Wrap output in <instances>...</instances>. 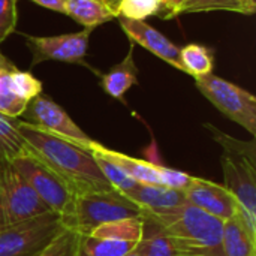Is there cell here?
Instances as JSON below:
<instances>
[{
	"label": "cell",
	"mask_w": 256,
	"mask_h": 256,
	"mask_svg": "<svg viewBox=\"0 0 256 256\" xmlns=\"http://www.w3.org/2000/svg\"><path fill=\"white\" fill-rule=\"evenodd\" d=\"M124 195L135 202L142 213H160L186 202L183 192L159 184L136 183V186Z\"/></svg>",
	"instance_id": "cell-15"
},
{
	"label": "cell",
	"mask_w": 256,
	"mask_h": 256,
	"mask_svg": "<svg viewBox=\"0 0 256 256\" xmlns=\"http://www.w3.org/2000/svg\"><path fill=\"white\" fill-rule=\"evenodd\" d=\"M63 14L78 21L84 28H94L117 18V12L102 0H66Z\"/></svg>",
	"instance_id": "cell-18"
},
{
	"label": "cell",
	"mask_w": 256,
	"mask_h": 256,
	"mask_svg": "<svg viewBox=\"0 0 256 256\" xmlns=\"http://www.w3.org/2000/svg\"><path fill=\"white\" fill-rule=\"evenodd\" d=\"M126 256H140V255H138V252H136V249H135L134 252H130V254H128V255H126Z\"/></svg>",
	"instance_id": "cell-31"
},
{
	"label": "cell",
	"mask_w": 256,
	"mask_h": 256,
	"mask_svg": "<svg viewBox=\"0 0 256 256\" xmlns=\"http://www.w3.org/2000/svg\"><path fill=\"white\" fill-rule=\"evenodd\" d=\"M48 212L14 164L0 158V228Z\"/></svg>",
	"instance_id": "cell-8"
},
{
	"label": "cell",
	"mask_w": 256,
	"mask_h": 256,
	"mask_svg": "<svg viewBox=\"0 0 256 256\" xmlns=\"http://www.w3.org/2000/svg\"><path fill=\"white\" fill-rule=\"evenodd\" d=\"M93 144H92L90 150H92V153H93V156H94V159H96V162H98L102 174L105 176V178L108 180V183L112 186V189H116L117 192H120L123 195L128 194L129 190H132L136 186V182L134 178H130L118 165H116L114 162H111L110 159H106L102 153H99L93 147Z\"/></svg>",
	"instance_id": "cell-24"
},
{
	"label": "cell",
	"mask_w": 256,
	"mask_h": 256,
	"mask_svg": "<svg viewBox=\"0 0 256 256\" xmlns=\"http://www.w3.org/2000/svg\"><path fill=\"white\" fill-rule=\"evenodd\" d=\"M134 45L135 44H130L126 57L120 63L114 64L106 74L100 75V87L104 92L118 100H124V94L129 88L138 84V68L134 60Z\"/></svg>",
	"instance_id": "cell-17"
},
{
	"label": "cell",
	"mask_w": 256,
	"mask_h": 256,
	"mask_svg": "<svg viewBox=\"0 0 256 256\" xmlns=\"http://www.w3.org/2000/svg\"><path fill=\"white\" fill-rule=\"evenodd\" d=\"M93 147L99 153H102L106 159H110L111 162L118 165L136 183L159 184V186H165V188H170V189H174L178 192H184L194 178V176H189L183 171L166 168L162 165H156V164H152L148 160L136 159V158H132L129 154L111 150V148L99 144L98 141H94Z\"/></svg>",
	"instance_id": "cell-11"
},
{
	"label": "cell",
	"mask_w": 256,
	"mask_h": 256,
	"mask_svg": "<svg viewBox=\"0 0 256 256\" xmlns=\"http://www.w3.org/2000/svg\"><path fill=\"white\" fill-rule=\"evenodd\" d=\"M12 164L36 194V196L45 204V207L56 213L62 219L63 225L69 228L76 200V195L70 190V188L30 148Z\"/></svg>",
	"instance_id": "cell-4"
},
{
	"label": "cell",
	"mask_w": 256,
	"mask_h": 256,
	"mask_svg": "<svg viewBox=\"0 0 256 256\" xmlns=\"http://www.w3.org/2000/svg\"><path fill=\"white\" fill-rule=\"evenodd\" d=\"M214 10L254 15L256 12V0H186L180 8L178 15L214 12Z\"/></svg>",
	"instance_id": "cell-22"
},
{
	"label": "cell",
	"mask_w": 256,
	"mask_h": 256,
	"mask_svg": "<svg viewBox=\"0 0 256 256\" xmlns=\"http://www.w3.org/2000/svg\"><path fill=\"white\" fill-rule=\"evenodd\" d=\"M220 246L224 256H256V230L249 226L238 210L224 220Z\"/></svg>",
	"instance_id": "cell-16"
},
{
	"label": "cell",
	"mask_w": 256,
	"mask_h": 256,
	"mask_svg": "<svg viewBox=\"0 0 256 256\" xmlns=\"http://www.w3.org/2000/svg\"><path fill=\"white\" fill-rule=\"evenodd\" d=\"M138 244L98 238L93 236H81L76 256H126L134 252Z\"/></svg>",
	"instance_id": "cell-23"
},
{
	"label": "cell",
	"mask_w": 256,
	"mask_h": 256,
	"mask_svg": "<svg viewBox=\"0 0 256 256\" xmlns=\"http://www.w3.org/2000/svg\"><path fill=\"white\" fill-rule=\"evenodd\" d=\"M18 120L0 112V158L9 162L28 152V146L18 130Z\"/></svg>",
	"instance_id": "cell-21"
},
{
	"label": "cell",
	"mask_w": 256,
	"mask_h": 256,
	"mask_svg": "<svg viewBox=\"0 0 256 256\" xmlns=\"http://www.w3.org/2000/svg\"><path fill=\"white\" fill-rule=\"evenodd\" d=\"M81 234L64 228L38 256H76Z\"/></svg>",
	"instance_id": "cell-26"
},
{
	"label": "cell",
	"mask_w": 256,
	"mask_h": 256,
	"mask_svg": "<svg viewBox=\"0 0 256 256\" xmlns=\"http://www.w3.org/2000/svg\"><path fill=\"white\" fill-rule=\"evenodd\" d=\"M21 117H24L22 122H27L44 132L69 140L82 147L90 148L94 142V140H92L58 104L42 93L28 102Z\"/></svg>",
	"instance_id": "cell-9"
},
{
	"label": "cell",
	"mask_w": 256,
	"mask_h": 256,
	"mask_svg": "<svg viewBox=\"0 0 256 256\" xmlns=\"http://www.w3.org/2000/svg\"><path fill=\"white\" fill-rule=\"evenodd\" d=\"M159 2H160V8L156 16H160L164 20H172L178 16L180 8L186 0H159Z\"/></svg>",
	"instance_id": "cell-28"
},
{
	"label": "cell",
	"mask_w": 256,
	"mask_h": 256,
	"mask_svg": "<svg viewBox=\"0 0 256 256\" xmlns=\"http://www.w3.org/2000/svg\"><path fill=\"white\" fill-rule=\"evenodd\" d=\"M42 82L27 70L16 68L0 52V112L20 118L28 102L42 93Z\"/></svg>",
	"instance_id": "cell-10"
},
{
	"label": "cell",
	"mask_w": 256,
	"mask_h": 256,
	"mask_svg": "<svg viewBox=\"0 0 256 256\" xmlns=\"http://www.w3.org/2000/svg\"><path fill=\"white\" fill-rule=\"evenodd\" d=\"M18 130L28 148L50 166L76 196L116 190L102 174L90 148L44 132L22 120H18Z\"/></svg>",
	"instance_id": "cell-1"
},
{
	"label": "cell",
	"mask_w": 256,
	"mask_h": 256,
	"mask_svg": "<svg viewBox=\"0 0 256 256\" xmlns=\"http://www.w3.org/2000/svg\"><path fill=\"white\" fill-rule=\"evenodd\" d=\"M117 18L122 30L124 32V34L129 38L132 44L142 46L144 50L162 58L172 68L182 70L180 46H177L172 40H170L164 33H160L158 28H154L146 21H134L123 16H117Z\"/></svg>",
	"instance_id": "cell-14"
},
{
	"label": "cell",
	"mask_w": 256,
	"mask_h": 256,
	"mask_svg": "<svg viewBox=\"0 0 256 256\" xmlns=\"http://www.w3.org/2000/svg\"><path fill=\"white\" fill-rule=\"evenodd\" d=\"M195 87L224 116L256 136V98L250 92L214 74L196 76Z\"/></svg>",
	"instance_id": "cell-6"
},
{
	"label": "cell",
	"mask_w": 256,
	"mask_h": 256,
	"mask_svg": "<svg viewBox=\"0 0 256 256\" xmlns=\"http://www.w3.org/2000/svg\"><path fill=\"white\" fill-rule=\"evenodd\" d=\"M183 195L188 202L220 220L232 218L238 210L237 200L224 184H218L200 177L192 178Z\"/></svg>",
	"instance_id": "cell-13"
},
{
	"label": "cell",
	"mask_w": 256,
	"mask_h": 256,
	"mask_svg": "<svg viewBox=\"0 0 256 256\" xmlns=\"http://www.w3.org/2000/svg\"><path fill=\"white\" fill-rule=\"evenodd\" d=\"M90 236L105 240H116L124 243L138 244L144 237V219L142 218H128L120 220H112L98 226Z\"/></svg>",
	"instance_id": "cell-19"
},
{
	"label": "cell",
	"mask_w": 256,
	"mask_h": 256,
	"mask_svg": "<svg viewBox=\"0 0 256 256\" xmlns=\"http://www.w3.org/2000/svg\"><path fill=\"white\" fill-rule=\"evenodd\" d=\"M180 62L182 72H186L194 78L213 74L214 51L207 45L192 42L180 48Z\"/></svg>",
	"instance_id": "cell-20"
},
{
	"label": "cell",
	"mask_w": 256,
	"mask_h": 256,
	"mask_svg": "<svg viewBox=\"0 0 256 256\" xmlns=\"http://www.w3.org/2000/svg\"><path fill=\"white\" fill-rule=\"evenodd\" d=\"M94 28H84L75 33L56 34V36H33L24 34L26 44L32 52V64L42 62H63L78 63L88 66L86 62L88 38Z\"/></svg>",
	"instance_id": "cell-12"
},
{
	"label": "cell",
	"mask_w": 256,
	"mask_h": 256,
	"mask_svg": "<svg viewBox=\"0 0 256 256\" xmlns=\"http://www.w3.org/2000/svg\"><path fill=\"white\" fill-rule=\"evenodd\" d=\"M64 228L52 212L2 226L0 256H38Z\"/></svg>",
	"instance_id": "cell-7"
},
{
	"label": "cell",
	"mask_w": 256,
	"mask_h": 256,
	"mask_svg": "<svg viewBox=\"0 0 256 256\" xmlns=\"http://www.w3.org/2000/svg\"><path fill=\"white\" fill-rule=\"evenodd\" d=\"M160 8L159 0H120L117 6L118 16L134 20V21H146V18L152 15H158Z\"/></svg>",
	"instance_id": "cell-25"
},
{
	"label": "cell",
	"mask_w": 256,
	"mask_h": 256,
	"mask_svg": "<svg viewBox=\"0 0 256 256\" xmlns=\"http://www.w3.org/2000/svg\"><path fill=\"white\" fill-rule=\"evenodd\" d=\"M213 140L224 148L220 164L224 186L238 204V213L256 230V144L255 140L242 141L222 132L212 123H204Z\"/></svg>",
	"instance_id": "cell-2"
},
{
	"label": "cell",
	"mask_w": 256,
	"mask_h": 256,
	"mask_svg": "<svg viewBox=\"0 0 256 256\" xmlns=\"http://www.w3.org/2000/svg\"><path fill=\"white\" fill-rule=\"evenodd\" d=\"M102 2H105L108 6H111L116 12H117V6H118V3H120V0H102ZM118 15V14H117Z\"/></svg>",
	"instance_id": "cell-30"
},
{
	"label": "cell",
	"mask_w": 256,
	"mask_h": 256,
	"mask_svg": "<svg viewBox=\"0 0 256 256\" xmlns=\"http://www.w3.org/2000/svg\"><path fill=\"white\" fill-rule=\"evenodd\" d=\"M128 218H142V210L126 195L117 190L84 194L75 200L69 228L81 236H90L104 224Z\"/></svg>",
	"instance_id": "cell-5"
},
{
	"label": "cell",
	"mask_w": 256,
	"mask_h": 256,
	"mask_svg": "<svg viewBox=\"0 0 256 256\" xmlns=\"http://www.w3.org/2000/svg\"><path fill=\"white\" fill-rule=\"evenodd\" d=\"M142 219L150 220L186 248L224 256L220 246L224 220L207 214L188 201L166 212L142 213Z\"/></svg>",
	"instance_id": "cell-3"
},
{
	"label": "cell",
	"mask_w": 256,
	"mask_h": 256,
	"mask_svg": "<svg viewBox=\"0 0 256 256\" xmlns=\"http://www.w3.org/2000/svg\"><path fill=\"white\" fill-rule=\"evenodd\" d=\"M18 0H0V44L8 39L16 28Z\"/></svg>",
	"instance_id": "cell-27"
},
{
	"label": "cell",
	"mask_w": 256,
	"mask_h": 256,
	"mask_svg": "<svg viewBox=\"0 0 256 256\" xmlns=\"http://www.w3.org/2000/svg\"><path fill=\"white\" fill-rule=\"evenodd\" d=\"M45 9H50V10H54V12H60L63 14V9H64V2L66 0H30Z\"/></svg>",
	"instance_id": "cell-29"
}]
</instances>
